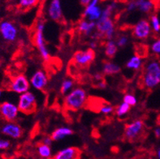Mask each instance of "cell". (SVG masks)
Listing matches in <instances>:
<instances>
[{
	"mask_svg": "<svg viewBox=\"0 0 160 159\" xmlns=\"http://www.w3.org/2000/svg\"><path fill=\"white\" fill-rule=\"evenodd\" d=\"M117 8L116 2H111L102 10V15L99 20L96 22V30L98 37H102L108 41L112 40L115 35V24L112 20V15Z\"/></svg>",
	"mask_w": 160,
	"mask_h": 159,
	"instance_id": "1",
	"label": "cell"
},
{
	"mask_svg": "<svg viewBox=\"0 0 160 159\" xmlns=\"http://www.w3.org/2000/svg\"><path fill=\"white\" fill-rule=\"evenodd\" d=\"M142 85L148 89H154L160 84V62L150 59L145 63L142 77Z\"/></svg>",
	"mask_w": 160,
	"mask_h": 159,
	"instance_id": "2",
	"label": "cell"
},
{
	"mask_svg": "<svg viewBox=\"0 0 160 159\" xmlns=\"http://www.w3.org/2000/svg\"><path fill=\"white\" fill-rule=\"evenodd\" d=\"M87 102L86 91L81 87L72 89L64 97L63 106L68 111H76L81 109Z\"/></svg>",
	"mask_w": 160,
	"mask_h": 159,
	"instance_id": "3",
	"label": "cell"
},
{
	"mask_svg": "<svg viewBox=\"0 0 160 159\" xmlns=\"http://www.w3.org/2000/svg\"><path fill=\"white\" fill-rule=\"evenodd\" d=\"M44 29H45V23L42 20L38 21L35 27L34 36H33V42L34 45L36 46L38 51L40 53L42 58L45 61H48L51 58L50 53L48 49L47 48V45L45 42L44 38Z\"/></svg>",
	"mask_w": 160,
	"mask_h": 159,
	"instance_id": "4",
	"label": "cell"
},
{
	"mask_svg": "<svg viewBox=\"0 0 160 159\" xmlns=\"http://www.w3.org/2000/svg\"><path fill=\"white\" fill-rule=\"evenodd\" d=\"M19 111L24 114H32L36 111L37 108V99L32 92H26L20 95L17 104Z\"/></svg>",
	"mask_w": 160,
	"mask_h": 159,
	"instance_id": "5",
	"label": "cell"
},
{
	"mask_svg": "<svg viewBox=\"0 0 160 159\" xmlns=\"http://www.w3.org/2000/svg\"><path fill=\"white\" fill-rule=\"evenodd\" d=\"M8 87L11 91L21 95L28 92L30 88V83L24 75L20 74L12 79Z\"/></svg>",
	"mask_w": 160,
	"mask_h": 159,
	"instance_id": "6",
	"label": "cell"
},
{
	"mask_svg": "<svg viewBox=\"0 0 160 159\" xmlns=\"http://www.w3.org/2000/svg\"><path fill=\"white\" fill-rule=\"evenodd\" d=\"M95 55L94 51L90 49L85 51H78L73 54L72 62L77 66L85 67L93 62L95 58Z\"/></svg>",
	"mask_w": 160,
	"mask_h": 159,
	"instance_id": "7",
	"label": "cell"
},
{
	"mask_svg": "<svg viewBox=\"0 0 160 159\" xmlns=\"http://www.w3.org/2000/svg\"><path fill=\"white\" fill-rule=\"evenodd\" d=\"M151 30L150 22L146 19H142L132 28V35L138 40H146L150 36Z\"/></svg>",
	"mask_w": 160,
	"mask_h": 159,
	"instance_id": "8",
	"label": "cell"
},
{
	"mask_svg": "<svg viewBox=\"0 0 160 159\" xmlns=\"http://www.w3.org/2000/svg\"><path fill=\"white\" fill-rule=\"evenodd\" d=\"M18 107L12 102H4L0 105V115L8 122H14L18 117Z\"/></svg>",
	"mask_w": 160,
	"mask_h": 159,
	"instance_id": "9",
	"label": "cell"
},
{
	"mask_svg": "<svg viewBox=\"0 0 160 159\" xmlns=\"http://www.w3.org/2000/svg\"><path fill=\"white\" fill-rule=\"evenodd\" d=\"M0 33L7 42H14L18 35V29L12 22L4 20L0 23Z\"/></svg>",
	"mask_w": 160,
	"mask_h": 159,
	"instance_id": "10",
	"label": "cell"
},
{
	"mask_svg": "<svg viewBox=\"0 0 160 159\" xmlns=\"http://www.w3.org/2000/svg\"><path fill=\"white\" fill-rule=\"evenodd\" d=\"M143 127H144V123L140 119L135 120L125 125L124 137L128 141H133L137 139L143 131Z\"/></svg>",
	"mask_w": 160,
	"mask_h": 159,
	"instance_id": "11",
	"label": "cell"
},
{
	"mask_svg": "<svg viewBox=\"0 0 160 159\" xmlns=\"http://www.w3.org/2000/svg\"><path fill=\"white\" fill-rule=\"evenodd\" d=\"M102 15V9L98 6V1H90L87 6L85 7L83 12V17L87 18V20L92 22H97Z\"/></svg>",
	"mask_w": 160,
	"mask_h": 159,
	"instance_id": "12",
	"label": "cell"
},
{
	"mask_svg": "<svg viewBox=\"0 0 160 159\" xmlns=\"http://www.w3.org/2000/svg\"><path fill=\"white\" fill-rule=\"evenodd\" d=\"M49 18L55 22H61L63 19L62 5L59 0H52L47 8Z\"/></svg>",
	"mask_w": 160,
	"mask_h": 159,
	"instance_id": "13",
	"label": "cell"
},
{
	"mask_svg": "<svg viewBox=\"0 0 160 159\" xmlns=\"http://www.w3.org/2000/svg\"><path fill=\"white\" fill-rule=\"evenodd\" d=\"M30 85H32L35 89L43 90L48 84V77L47 73L42 70L36 71L32 77L30 78Z\"/></svg>",
	"mask_w": 160,
	"mask_h": 159,
	"instance_id": "14",
	"label": "cell"
},
{
	"mask_svg": "<svg viewBox=\"0 0 160 159\" xmlns=\"http://www.w3.org/2000/svg\"><path fill=\"white\" fill-rule=\"evenodd\" d=\"M2 134L8 136V137L13 138V139H18L22 136V128L20 127L18 123L15 122H8L2 126L1 129Z\"/></svg>",
	"mask_w": 160,
	"mask_h": 159,
	"instance_id": "15",
	"label": "cell"
},
{
	"mask_svg": "<svg viewBox=\"0 0 160 159\" xmlns=\"http://www.w3.org/2000/svg\"><path fill=\"white\" fill-rule=\"evenodd\" d=\"M81 151L76 147H68L59 150L51 159H79Z\"/></svg>",
	"mask_w": 160,
	"mask_h": 159,
	"instance_id": "16",
	"label": "cell"
},
{
	"mask_svg": "<svg viewBox=\"0 0 160 159\" xmlns=\"http://www.w3.org/2000/svg\"><path fill=\"white\" fill-rule=\"evenodd\" d=\"M73 134V131L68 127H58L53 131L51 133V137L53 141H62L65 137H69Z\"/></svg>",
	"mask_w": 160,
	"mask_h": 159,
	"instance_id": "17",
	"label": "cell"
},
{
	"mask_svg": "<svg viewBox=\"0 0 160 159\" xmlns=\"http://www.w3.org/2000/svg\"><path fill=\"white\" fill-rule=\"evenodd\" d=\"M96 28V23L89 21L87 20H81L77 25V29L81 32V33L86 35H90L93 33V30Z\"/></svg>",
	"mask_w": 160,
	"mask_h": 159,
	"instance_id": "18",
	"label": "cell"
},
{
	"mask_svg": "<svg viewBox=\"0 0 160 159\" xmlns=\"http://www.w3.org/2000/svg\"><path fill=\"white\" fill-rule=\"evenodd\" d=\"M137 9L142 13H150L154 8V3L150 0H138L136 1Z\"/></svg>",
	"mask_w": 160,
	"mask_h": 159,
	"instance_id": "19",
	"label": "cell"
},
{
	"mask_svg": "<svg viewBox=\"0 0 160 159\" xmlns=\"http://www.w3.org/2000/svg\"><path fill=\"white\" fill-rule=\"evenodd\" d=\"M142 65H143L142 58H141L140 56H138L137 54L131 57L128 59V62H126V67L128 69L134 71H138L142 68Z\"/></svg>",
	"mask_w": 160,
	"mask_h": 159,
	"instance_id": "20",
	"label": "cell"
},
{
	"mask_svg": "<svg viewBox=\"0 0 160 159\" xmlns=\"http://www.w3.org/2000/svg\"><path fill=\"white\" fill-rule=\"evenodd\" d=\"M121 67L113 62H105L102 67V72L105 75H116L120 72Z\"/></svg>",
	"mask_w": 160,
	"mask_h": 159,
	"instance_id": "21",
	"label": "cell"
},
{
	"mask_svg": "<svg viewBox=\"0 0 160 159\" xmlns=\"http://www.w3.org/2000/svg\"><path fill=\"white\" fill-rule=\"evenodd\" d=\"M118 51V47L116 42L113 40H110L107 42L105 46V54L106 56L110 58L115 57Z\"/></svg>",
	"mask_w": 160,
	"mask_h": 159,
	"instance_id": "22",
	"label": "cell"
},
{
	"mask_svg": "<svg viewBox=\"0 0 160 159\" xmlns=\"http://www.w3.org/2000/svg\"><path fill=\"white\" fill-rule=\"evenodd\" d=\"M38 153L41 157L44 159H49L51 157V146L46 145L44 144H40L38 146Z\"/></svg>",
	"mask_w": 160,
	"mask_h": 159,
	"instance_id": "23",
	"label": "cell"
},
{
	"mask_svg": "<svg viewBox=\"0 0 160 159\" xmlns=\"http://www.w3.org/2000/svg\"><path fill=\"white\" fill-rule=\"evenodd\" d=\"M130 109H131L130 106H128V104H126L124 102H122L121 104H120L115 109V112H116V115H117V117L121 118V117L124 116L129 112Z\"/></svg>",
	"mask_w": 160,
	"mask_h": 159,
	"instance_id": "24",
	"label": "cell"
},
{
	"mask_svg": "<svg viewBox=\"0 0 160 159\" xmlns=\"http://www.w3.org/2000/svg\"><path fill=\"white\" fill-rule=\"evenodd\" d=\"M151 29L154 32L158 33L160 32V18L159 16L157 14H153L150 16V21Z\"/></svg>",
	"mask_w": 160,
	"mask_h": 159,
	"instance_id": "25",
	"label": "cell"
},
{
	"mask_svg": "<svg viewBox=\"0 0 160 159\" xmlns=\"http://www.w3.org/2000/svg\"><path fill=\"white\" fill-rule=\"evenodd\" d=\"M73 85H74V82L72 79L68 78L63 80L62 85H61L60 93L63 95L66 94L67 93H69L72 89Z\"/></svg>",
	"mask_w": 160,
	"mask_h": 159,
	"instance_id": "26",
	"label": "cell"
},
{
	"mask_svg": "<svg viewBox=\"0 0 160 159\" xmlns=\"http://www.w3.org/2000/svg\"><path fill=\"white\" fill-rule=\"evenodd\" d=\"M123 102L128 104L130 107H133V106H136L137 103H138V99L137 97L132 94H125L123 97Z\"/></svg>",
	"mask_w": 160,
	"mask_h": 159,
	"instance_id": "27",
	"label": "cell"
},
{
	"mask_svg": "<svg viewBox=\"0 0 160 159\" xmlns=\"http://www.w3.org/2000/svg\"><path fill=\"white\" fill-rule=\"evenodd\" d=\"M114 111H115V108H114L112 105L108 104V103L101 104L99 107V112L101 113V114H102V115H110V114H112Z\"/></svg>",
	"mask_w": 160,
	"mask_h": 159,
	"instance_id": "28",
	"label": "cell"
},
{
	"mask_svg": "<svg viewBox=\"0 0 160 159\" xmlns=\"http://www.w3.org/2000/svg\"><path fill=\"white\" fill-rule=\"evenodd\" d=\"M38 1H35V0H20L19 2V5L21 8H30L32 7H35L38 4Z\"/></svg>",
	"mask_w": 160,
	"mask_h": 159,
	"instance_id": "29",
	"label": "cell"
},
{
	"mask_svg": "<svg viewBox=\"0 0 160 159\" xmlns=\"http://www.w3.org/2000/svg\"><path fill=\"white\" fill-rule=\"evenodd\" d=\"M150 51L154 54H160V37L156 39L150 46Z\"/></svg>",
	"mask_w": 160,
	"mask_h": 159,
	"instance_id": "30",
	"label": "cell"
},
{
	"mask_svg": "<svg viewBox=\"0 0 160 159\" xmlns=\"http://www.w3.org/2000/svg\"><path fill=\"white\" fill-rule=\"evenodd\" d=\"M128 42V37L126 35H121L117 38L116 43L118 47H124Z\"/></svg>",
	"mask_w": 160,
	"mask_h": 159,
	"instance_id": "31",
	"label": "cell"
},
{
	"mask_svg": "<svg viewBox=\"0 0 160 159\" xmlns=\"http://www.w3.org/2000/svg\"><path fill=\"white\" fill-rule=\"evenodd\" d=\"M10 141L8 140L0 139V149H7L10 147Z\"/></svg>",
	"mask_w": 160,
	"mask_h": 159,
	"instance_id": "32",
	"label": "cell"
},
{
	"mask_svg": "<svg viewBox=\"0 0 160 159\" xmlns=\"http://www.w3.org/2000/svg\"><path fill=\"white\" fill-rule=\"evenodd\" d=\"M137 9V3L136 1H131V2H128L127 7H126V10L128 12H133L134 10Z\"/></svg>",
	"mask_w": 160,
	"mask_h": 159,
	"instance_id": "33",
	"label": "cell"
},
{
	"mask_svg": "<svg viewBox=\"0 0 160 159\" xmlns=\"http://www.w3.org/2000/svg\"><path fill=\"white\" fill-rule=\"evenodd\" d=\"M52 139H51V137H46L43 138L42 140V143L44 144V145H48V146H51V145H52Z\"/></svg>",
	"mask_w": 160,
	"mask_h": 159,
	"instance_id": "34",
	"label": "cell"
},
{
	"mask_svg": "<svg viewBox=\"0 0 160 159\" xmlns=\"http://www.w3.org/2000/svg\"><path fill=\"white\" fill-rule=\"evenodd\" d=\"M89 49H90V50H93V51H94V50H95V49L97 48V47H98L97 42H96L95 40L91 41V42H89Z\"/></svg>",
	"mask_w": 160,
	"mask_h": 159,
	"instance_id": "35",
	"label": "cell"
},
{
	"mask_svg": "<svg viewBox=\"0 0 160 159\" xmlns=\"http://www.w3.org/2000/svg\"><path fill=\"white\" fill-rule=\"evenodd\" d=\"M98 87L99 88V89H105L106 87H107V83L104 80H102V81H98Z\"/></svg>",
	"mask_w": 160,
	"mask_h": 159,
	"instance_id": "36",
	"label": "cell"
},
{
	"mask_svg": "<svg viewBox=\"0 0 160 159\" xmlns=\"http://www.w3.org/2000/svg\"><path fill=\"white\" fill-rule=\"evenodd\" d=\"M154 132V136H155L157 138H160V125L159 126H158V127H155Z\"/></svg>",
	"mask_w": 160,
	"mask_h": 159,
	"instance_id": "37",
	"label": "cell"
},
{
	"mask_svg": "<svg viewBox=\"0 0 160 159\" xmlns=\"http://www.w3.org/2000/svg\"><path fill=\"white\" fill-rule=\"evenodd\" d=\"M94 79H95L96 81H102V80H103V79H102V75L99 74V73H97V74H95V76H94Z\"/></svg>",
	"mask_w": 160,
	"mask_h": 159,
	"instance_id": "38",
	"label": "cell"
},
{
	"mask_svg": "<svg viewBox=\"0 0 160 159\" xmlns=\"http://www.w3.org/2000/svg\"><path fill=\"white\" fill-rule=\"evenodd\" d=\"M81 5H83L84 7H86L88 5V4L90 2V0H81Z\"/></svg>",
	"mask_w": 160,
	"mask_h": 159,
	"instance_id": "39",
	"label": "cell"
},
{
	"mask_svg": "<svg viewBox=\"0 0 160 159\" xmlns=\"http://www.w3.org/2000/svg\"><path fill=\"white\" fill-rule=\"evenodd\" d=\"M157 156H158V158L160 159V148L158 149V151H157Z\"/></svg>",
	"mask_w": 160,
	"mask_h": 159,
	"instance_id": "40",
	"label": "cell"
},
{
	"mask_svg": "<svg viewBox=\"0 0 160 159\" xmlns=\"http://www.w3.org/2000/svg\"><path fill=\"white\" fill-rule=\"evenodd\" d=\"M1 96H2V91L0 89V97H1Z\"/></svg>",
	"mask_w": 160,
	"mask_h": 159,
	"instance_id": "41",
	"label": "cell"
}]
</instances>
